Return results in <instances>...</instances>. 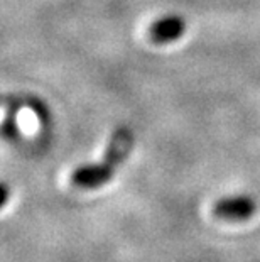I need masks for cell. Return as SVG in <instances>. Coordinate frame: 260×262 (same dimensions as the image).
I'll use <instances>...</instances> for the list:
<instances>
[{
	"instance_id": "cell-1",
	"label": "cell",
	"mask_w": 260,
	"mask_h": 262,
	"mask_svg": "<svg viewBox=\"0 0 260 262\" xmlns=\"http://www.w3.org/2000/svg\"><path fill=\"white\" fill-rule=\"evenodd\" d=\"M132 144H134V136H132L129 127H119L110 137L107 152H105L102 163L76 168L71 174V183L75 186L86 189L103 186L105 183L113 178L117 166L122 164V161L130 152Z\"/></svg>"
},
{
	"instance_id": "cell-2",
	"label": "cell",
	"mask_w": 260,
	"mask_h": 262,
	"mask_svg": "<svg viewBox=\"0 0 260 262\" xmlns=\"http://www.w3.org/2000/svg\"><path fill=\"white\" fill-rule=\"evenodd\" d=\"M253 211H255V203L248 196L223 198L213 206L215 216H218L221 220H233V222L248 220L253 215Z\"/></svg>"
},
{
	"instance_id": "cell-3",
	"label": "cell",
	"mask_w": 260,
	"mask_h": 262,
	"mask_svg": "<svg viewBox=\"0 0 260 262\" xmlns=\"http://www.w3.org/2000/svg\"><path fill=\"white\" fill-rule=\"evenodd\" d=\"M186 31V20L181 15H164L157 19L149 29V36L154 42L157 44H168L184 34Z\"/></svg>"
}]
</instances>
